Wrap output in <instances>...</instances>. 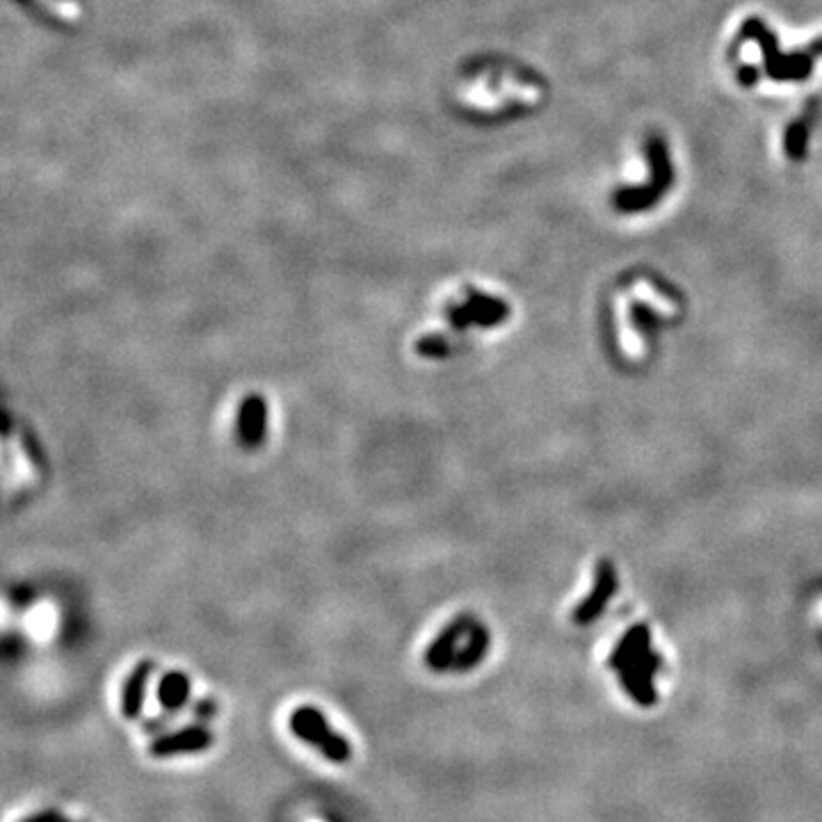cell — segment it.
<instances>
[{
	"instance_id": "obj_13",
	"label": "cell",
	"mask_w": 822,
	"mask_h": 822,
	"mask_svg": "<svg viewBox=\"0 0 822 822\" xmlns=\"http://www.w3.org/2000/svg\"><path fill=\"white\" fill-rule=\"evenodd\" d=\"M416 352L421 354V357H428V359L446 357V354H450V343L446 341L444 336H438V334L423 336V338H418L416 341Z\"/></svg>"
},
{
	"instance_id": "obj_15",
	"label": "cell",
	"mask_w": 822,
	"mask_h": 822,
	"mask_svg": "<svg viewBox=\"0 0 822 822\" xmlns=\"http://www.w3.org/2000/svg\"><path fill=\"white\" fill-rule=\"evenodd\" d=\"M215 713V706H213V702H201L199 706H197V717H204V719H208L211 717V715Z\"/></svg>"
},
{
	"instance_id": "obj_4",
	"label": "cell",
	"mask_w": 822,
	"mask_h": 822,
	"mask_svg": "<svg viewBox=\"0 0 822 822\" xmlns=\"http://www.w3.org/2000/svg\"><path fill=\"white\" fill-rule=\"evenodd\" d=\"M453 330H466V327H498L509 318V306L500 298H492L487 292L466 291L464 304H450L448 311Z\"/></svg>"
},
{
	"instance_id": "obj_3",
	"label": "cell",
	"mask_w": 822,
	"mask_h": 822,
	"mask_svg": "<svg viewBox=\"0 0 822 822\" xmlns=\"http://www.w3.org/2000/svg\"><path fill=\"white\" fill-rule=\"evenodd\" d=\"M288 729L295 738L315 747L327 761L338 763V765L352 761V742L330 725V719L318 706H311V703L298 706L288 717Z\"/></svg>"
},
{
	"instance_id": "obj_5",
	"label": "cell",
	"mask_w": 822,
	"mask_h": 822,
	"mask_svg": "<svg viewBox=\"0 0 822 822\" xmlns=\"http://www.w3.org/2000/svg\"><path fill=\"white\" fill-rule=\"evenodd\" d=\"M473 619L469 615L454 616L453 622L430 642L428 651H425V665L432 671H448L453 670L454 658L461 649V640L464 635L471 633Z\"/></svg>"
},
{
	"instance_id": "obj_11",
	"label": "cell",
	"mask_w": 822,
	"mask_h": 822,
	"mask_svg": "<svg viewBox=\"0 0 822 822\" xmlns=\"http://www.w3.org/2000/svg\"><path fill=\"white\" fill-rule=\"evenodd\" d=\"M190 690H192V686H190V677L185 671H165L160 681H158V703L167 713H179L188 703Z\"/></svg>"
},
{
	"instance_id": "obj_10",
	"label": "cell",
	"mask_w": 822,
	"mask_h": 822,
	"mask_svg": "<svg viewBox=\"0 0 822 822\" xmlns=\"http://www.w3.org/2000/svg\"><path fill=\"white\" fill-rule=\"evenodd\" d=\"M153 671H156V663L149 658L140 660L128 671V677H126L124 686H121V715H124V719H137L142 715L146 687H149Z\"/></svg>"
},
{
	"instance_id": "obj_9",
	"label": "cell",
	"mask_w": 822,
	"mask_h": 822,
	"mask_svg": "<svg viewBox=\"0 0 822 822\" xmlns=\"http://www.w3.org/2000/svg\"><path fill=\"white\" fill-rule=\"evenodd\" d=\"M616 592V574L615 567H612L608 560H601L596 564V580H594V590L587 599L580 603L578 608L574 610V622L578 626H585V624H592L601 612L606 610L608 601L612 599V594Z\"/></svg>"
},
{
	"instance_id": "obj_6",
	"label": "cell",
	"mask_w": 822,
	"mask_h": 822,
	"mask_svg": "<svg viewBox=\"0 0 822 822\" xmlns=\"http://www.w3.org/2000/svg\"><path fill=\"white\" fill-rule=\"evenodd\" d=\"M213 731L206 725H190L172 733H163L149 745V754L153 758L185 756V754L206 752L213 745Z\"/></svg>"
},
{
	"instance_id": "obj_12",
	"label": "cell",
	"mask_w": 822,
	"mask_h": 822,
	"mask_svg": "<svg viewBox=\"0 0 822 822\" xmlns=\"http://www.w3.org/2000/svg\"><path fill=\"white\" fill-rule=\"evenodd\" d=\"M487 649H489V631L485 626H480V624H473L471 633H469V640H466V644L460 649L457 658H454L453 670L454 671L473 670V667L480 665L485 654H487Z\"/></svg>"
},
{
	"instance_id": "obj_2",
	"label": "cell",
	"mask_w": 822,
	"mask_h": 822,
	"mask_svg": "<svg viewBox=\"0 0 822 822\" xmlns=\"http://www.w3.org/2000/svg\"><path fill=\"white\" fill-rule=\"evenodd\" d=\"M631 146H633L635 163L642 172V183L631 185V188H615L612 192V208L624 215L651 211L674 188V181H677L674 144L663 130H642L631 142Z\"/></svg>"
},
{
	"instance_id": "obj_1",
	"label": "cell",
	"mask_w": 822,
	"mask_h": 822,
	"mask_svg": "<svg viewBox=\"0 0 822 822\" xmlns=\"http://www.w3.org/2000/svg\"><path fill=\"white\" fill-rule=\"evenodd\" d=\"M722 60L738 89L806 85L822 65V33L806 42H784L770 19L745 14L729 27Z\"/></svg>"
},
{
	"instance_id": "obj_14",
	"label": "cell",
	"mask_w": 822,
	"mask_h": 822,
	"mask_svg": "<svg viewBox=\"0 0 822 822\" xmlns=\"http://www.w3.org/2000/svg\"><path fill=\"white\" fill-rule=\"evenodd\" d=\"M19 822H65L60 811H55V809H43V811L30 813V816L21 818Z\"/></svg>"
},
{
	"instance_id": "obj_8",
	"label": "cell",
	"mask_w": 822,
	"mask_h": 822,
	"mask_svg": "<svg viewBox=\"0 0 822 822\" xmlns=\"http://www.w3.org/2000/svg\"><path fill=\"white\" fill-rule=\"evenodd\" d=\"M813 101H804L800 108V114L784 120L779 130V146L786 158L790 160H802L809 151V140H811V128L818 124V112Z\"/></svg>"
},
{
	"instance_id": "obj_7",
	"label": "cell",
	"mask_w": 822,
	"mask_h": 822,
	"mask_svg": "<svg viewBox=\"0 0 822 822\" xmlns=\"http://www.w3.org/2000/svg\"><path fill=\"white\" fill-rule=\"evenodd\" d=\"M236 437L240 446L247 450H256L266 444L268 437V400L266 395L249 393L244 395L238 407V421H236Z\"/></svg>"
},
{
	"instance_id": "obj_16",
	"label": "cell",
	"mask_w": 822,
	"mask_h": 822,
	"mask_svg": "<svg viewBox=\"0 0 822 822\" xmlns=\"http://www.w3.org/2000/svg\"><path fill=\"white\" fill-rule=\"evenodd\" d=\"M65 822H66V820H65Z\"/></svg>"
}]
</instances>
